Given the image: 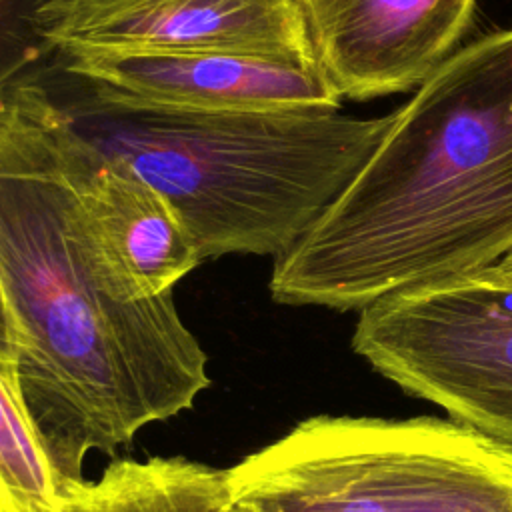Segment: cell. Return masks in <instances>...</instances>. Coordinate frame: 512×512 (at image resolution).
Masks as SVG:
<instances>
[{
	"label": "cell",
	"instance_id": "1",
	"mask_svg": "<svg viewBox=\"0 0 512 512\" xmlns=\"http://www.w3.org/2000/svg\"><path fill=\"white\" fill-rule=\"evenodd\" d=\"M0 364L62 486L194 406L208 356L174 294L130 300L100 276L44 130L12 84L0 102Z\"/></svg>",
	"mask_w": 512,
	"mask_h": 512
},
{
	"label": "cell",
	"instance_id": "5",
	"mask_svg": "<svg viewBox=\"0 0 512 512\" xmlns=\"http://www.w3.org/2000/svg\"><path fill=\"white\" fill-rule=\"evenodd\" d=\"M352 350L404 392L512 446V278L494 266L360 310Z\"/></svg>",
	"mask_w": 512,
	"mask_h": 512
},
{
	"label": "cell",
	"instance_id": "13",
	"mask_svg": "<svg viewBox=\"0 0 512 512\" xmlns=\"http://www.w3.org/2000/svg\"><path fill=\"white\" fill-rule=\"evenodd\" d=\"M230 512H248V510H244L242 506H236V504L230 502Z\"/></svg>",
	"mask_w": 512,
	"mask_h": 512
},
{
	"label": "cell",
	"instance_id": "10",
	"mask_svg": "<svg viewBox=\"0 0 512 512\" xmlns=\"http://www.w3.org/2000/svg\"><path fill=\"white\" fill-rule=\"evenodd\" d=\"M62 490L68 512H230L228 470L184 456L120 458Z\"/></svg>",
	"mask_w": 512,
	"mask_h": 512
},
{
	"label": "cell",
	"instance_id": "3",
	"mask_svg": "<svg viewBox=\"0 0 512 512\" xmlns=\"http://www.w3.org/2000/svg\"><path fill=\"white\" fill-rule=\"evenodd\" d=\"M60 122L158 188L206 258L290 250L384 136L390 114L192 112L136 104L56 68L34 76Z\"/></svg>",
	"mask_w": 512,
	"mask_h": 512
},
{
	"label": "cell",
	"instance_id": "4",
	"mask_svg": "<svg viewBox=\"0 0 512 512\" xmlns=\"http://www.w3.org/2000/svg\"><path fill=\"white\" fill-rule=\"evenodd\" d=\"M228 484L248 512H512V446L452 418L312 416Z\"/></svg>",
	"mask_w": 512,
	"mask_h": 512
},
{
	"label": "cell",
	"instance_id": "2",
	"mask_svg": "<svg viewBox=\"0 0 512 512\" xmlns=\"http://www.w3.org/2000/svg\"><path fill=\"white\" fill-rule=\"evenodd\" d=\"M512 256V26L462 44L390 112L366 162L274 258L280 304L364 310Z\"/></svg>",
	"mask_w": 512,
	"mask_h": 512
},
{
	"label": "cell",
	"instance_id": "11",
	"mask_svg": "<svg viewBox=\"0 0 512 512\" xmlns=\"http://www.w3.org/2000/svg\"><path fill=\"white\" fill-rule=\"evenodd\" d=\"M0 512H68L12 370L0 364Z\"/></svg>",
	"mask_w": 512,
	"mask_h": 512
},
{
	"label": "cell",
	"instance_id": "7",
	"mask_svg": "<svg viewBox=\"0 0 512 512\" xmlns=\"http://www.w3.org/2000/svg\"><path fill=\"white\" fill-rule=\"evenodd\" d=\"M56 54L64 72L154 108L278 112L340 110L342 102L318 60L226 50L70 48Z\"/></svg>",
	"mask_w": 512,
	"mask_h": 512
},
{
	"label": "cell",
	"instance_id": "9",
	"mask_svg": "<svg viewBox=\"0 0 512 512\" xmlns=\"http://www.w3.org/2000/svg\"><path fill=\"white\" fill-rule=\"evenodd\" d=\"M478 0H300L316 58L342 98L416 90L468 34Z\"/></svg>",
	"mask_w": 512,
	"mask_h": 512
},
{
	"label": "cell",
	"instance_id": "6",
	"mask_svg": "<svg viewBox=\"0 0 512 512\" xmlns=\"http://www.w3.org/2000/svg\"><path fill=\"white\" fill-rule=\"evenodd\" d=\"M4 82L18 90L44 130L100 276L130 300L170 292L202 262L170 200L126 162L74 136L34 76H10Z\"/></svg>",
	"mask_w": 512,
	"mask_h": 512
},
{
	"label": "cell",
	"instance_id": "12",
	"mask_svg": "<svg viewBox=\"0 0 512 512\" xmlns=\"http://www.w3.org/2000/svg\"><path fill=\"white\" fill-rule=\"evenodd\" d=\"M500 274H504V276H508V278H512V256H508V258H504L498 266H494Z\"/></svg>",
	"mask_w": 512,
	"mask_h": 512
},
{
	"label": "cell",
	"instance_id": "8",
	"mask_svg": "<svg viewBox=\"0 0 512 512\" xmlns=\"http://www.w3.org/2000/svg\"><path fill=\"white\" fill-rule=\"evenodd\" d=\"M32 28L54 52L226 50L318 60L300 0H46Z\"/></svg>",
	"mask_w": 512,
	"mask_h": 512
}]
</instances>
